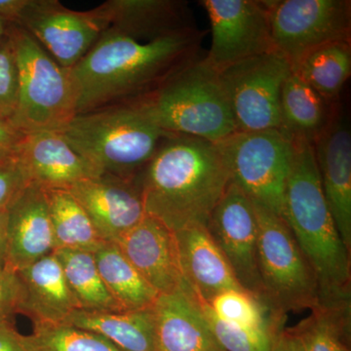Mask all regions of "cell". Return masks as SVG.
<instances>
[{
  "label": "cell",
  "mask_w": 351,
  "mask_h": 351,
  "mask_svg": "<svg viewBox=\"0 0 351 351\" xmlns=\"http://www.w3.org/2000/svg\"><path fill=\"white\" fill-rule=\"evenodd\" d=\"M195 29L142 43L105 29L87 54L68 69L76 115L142 98L202 54Z\"/></svg>",
  "instance_id": "6da1fadb"
},
{
  "label": "cell",
  "mask_w": 351,
  "mask_h": 351,
  "mask_svg": "<svg viewBox=\"0 0 351 351\" xmlns=\"http://www.w3.org/2000/svg\"><path fill=\"white\" fill-rule=\"evenodd\" d=\"M137 181L145 214L177 232L193 226L206 228L232 179L218 145L170 135Z\"/></svg>",
  "instance_id": "7a4b0ae2"
},
{
  "label": "cell",
  "mask_w": 351,
  "mask_h": 351,
  "mask_svg": "<svg viewBox=\"0 0 351 351\" xmlns=\"http://www.w3.org/2000/svg\"><path fill=\"white\" fill-rule=\"evenodd\" d=\"M293 144L283 219L313 270L319 306L350 308V251L341 239L323 195L313 145Z\"/></svg>",
  "instance_id": "3957f363"
},
{
  "label": "cell",
  "mask_w": 351,
  "mask_h": 351,
  "mask_svg": "<svg viewBox=\"0 0 351 351\" xmlns=\"http://www.w3.org/2000/svg\"><path fill=\"white\" fill-rule=\"evenodd\" d=\"M101 175L135 180L170 134L134 101L75 115L59 131Z\"/></svg>",
  "instance_id": "277c9868"
},
{
  "label": "cell",
  "mask_w": 351,
  "mask_h": 351,
  "mask_svg": "<svg viewBox=\"0 0 351 351\" xmlns=\"http://www.w3.org/2000/svg\"><path fill=\"white\" fill-rule=\"evenodd\" d=\"M131 101L170 135L218 144L237 132L219 73L203 53L152 93Z\"/></svg>",
  "instance_id": "5b68a950"
},
{
  "label": "cell",
  "mask_w": 351,
  "mask_h": 351,
  "mask_svg": "<svg viewBox=\"0 0 351 351\" xmlns=\"http://www.w3.org/2000/svg\"><path fill=\"white\" fill-rule=\"evenodd\" d=\"M8 34L19 73V99L11 124L23 134L60 131L76 115L69 71L19 25Z\"/></svg>",
  "instance_id": "8992f818"
},
{
  "label": "cell",
  "mask_w": 351,
  "mask_h": 351,
  "mask_svg": "<svg viewBox=\"0 0 351 351\" xmlns=\"http://www.w3.org/2000/svg\"><path fill=\"white\" fill-rule=\"evenodd\" d=\"M254 206L258 274L270 313L284 320L291 311L319 306L317 280L285 219L255 203Z\"/></svg>",
  "instance_id": "52a82bcc"
},
{
  "label": "cell",
  "mask_w": 351,
  "mask_h": 351,
  "mask_svg": "<svg viewBox=\"0 0 351 351\" xmlns=\"http://www.w3.org/2000/svg\"><path fill=\"white\" fill-rule=\"evenodd\" d=\"M230 179L250 198L283 218L294 144L279 130L235 132L216 144Z\"/></svg>",
  "instance_id": "ba28073f"
},
{
  "label": "cell",
  "mask_w": 351,
  "mask_h": 351,
  "mask_svg": "<svg viewBox=\"0 0 351 351\" xmlns=\"http://www.w3.org/2000/svg\"><path fill=\"white\" fill-rule=\"evenodd\" d=\"M274 52L293 71L314 50L351 43L350 0H265Z\"/></svg>",
  "instance_id": "9c48e42d"
},
{
  "label": "cell",
  "mask_w": 351,
  "mask_h": 351,
  "mask_svg": "<svg viewBox=\"0 0 351 351\" xmlns=\"http://www.w3.org/2000/svg\"><path fill=\"white\" fill-rule=\"evenodd\" d=\"M219 73L237 132L280 129L281 91L293 73L282 56L272 51Z\"/></svg>",
  "instance_id": "30bf717a"
},
{
  "label": "cell",
  "mask_w": 351,
  "mask_h": 351,
  "mask_svg": "<svg viewBox=\"0 0 351 351\" xmlns=\"http://www.w3.org/2000/svg\"><path fill=\"white\" fill-rule=\"evenodd\" d=\"M200 4L211 25L205 58L217 71L274 51L265 0H202Z\"/></svg>",
  "instance_id": "8fae6325"
},
{
  "label": "cell",
  "mask_w": 351,
  "mask_h": 351,
  "mask_svg": "<svg viewBox=\"0 0 351 351\" xmlns=\"http://www.w3.org/2000/svg\"><path fill=\"white\" fill-rule=\"evenodd\" d=\"M206 230L223 252L240 286L267 308L258 269L255 206L234 182H230L215 207Z\"/></svg>",
  "instance_id": "7c38bea8"
},
{
  "label": "cell",
  "mask_w": 351,
  "mask_h": 351,
  "mask_svg": "<svg viewBox=\"0 0 351 351\" xmlns=\"http://www.w3.org/2000/svg\"><path fill=\"white\" fill-rule=\"evenodd\" d=\"M16 24L66 69L87 54L106 29L94 9L71 10L58 0H29Z\"/></svg>",
  "instance_id": "4fadbf2b"
},
{
  "label": "cell",
  "mask_w": 351,
  "mask_h": 351,
  "mask_svg": "<svg viewBox=\"0 0 351 351\" xmlns=\"http://www.w3.org/2000/svg\"><path fill=\"white\" fill-rule=\"evenodd\" d=\"M68 191L108 243L117 244L147 215L137 179L103 175L76 182Z\"/></svg>",
  "instance_id": "5bb4252c"
},
{
  "label": "cell",
  "mask_w": 351,
  "mask_h": 351,
  "mask_svg": "<svg viewBox=\"0 0 351 351\" xmlns=\"http://www.w3.org/2000/svg\"><path fill=\"white\" fill-rule=\"evenodd\" d=\"M94 11L106 29L142 43L197 29L188 2L181 0H108Z\"/></svg>",
  "instance_id": "9a60e30c"
},
{
  "label": "cell",
  "mask_w": 351,
  "mask_h": 351,
  "mask_svg": "<svg viewBox=\"0 0 351 351\" xmlns=\"http://www.w3.org/2000/svg\"><path fill=\"white\" fill-rule=\"evenodd\" d=\"M16 156L32 184L44 189H68L82 180L103 176L59 131L25 134Z\"/></svg>",
  "instance_id": "2e32d148"
},
{
  "label": "cell",
  "mask_w": 351,
  "mask_h": 351,
  "mask_svg": "<svg viewBox=\"0 0 351 351\" xmlns=\"http://www.w3.org/2000/svg\"><path fill=\"white\" fill-rule=\"evenodd\" d=\"M313 145L323 195L341 239L351 251V134L339 113Z\"/></svg>",
  "instance_id": "e0dca14e"
},
{
  "label": "cell",
  "mask_w": 351,
  "mask_h": 351,
  "mask_svg": "<svg viewBox=\"0 0 351 351\" xmlns=\"http://www.w3.org/2000/svg\"><path fill=\"white\" fill-rule=\"evenodd\" d=\"M6 211L8 245L4 269L17 272L54 252L45 189L32 182Z\"/></svg>",
  "instance_id": "ac0fdd59"
},
{
  "label": "cell",
  "mask_w": 351,
  "mask_h": 351,
  "mask_svg": "<svg viewBox=\"0 0 351 351\" xmlns=\"http://www.w3.org/2000/svg\"><path fill=\"white\" fill-rule=\"evenodd\" d=\"M117 245L158 294L173 292L184 283L175 232L158 219L145 215Z\"/></svg>",
  "instance_id": "d6986e66"
},
{
  "label": "cell",
  "mask_w": 351,
  "mask_h": 351,
  "mask_svg": "<svg viewBox=\"0 0 351 351\" xmlns=\"http://www.w3.org/2000/svg\"><path fill=\"white\" fill-rule=\"evenodd\" d=\"M156 351H225L208 327L197 297L184 282L152 306Z\"/></svg>",
  "instance_id": "ffe728a7"
},
{
  "label": "cell",
  "mask_w": 351,
  "mask_h": 351,
  "mask_svg": "<svg viewBox=\"0 0 351 351\" xmlns=\"http://www.w3.org/2000/svg\"><path fill=\"white\" fill-rule=\"evenodd\" d=\"M175 235L182 278L197 298L208 302L219 293L244 290L206 228L193 226Z\"/></svg>",
  "instance_id": "44dd1931"
},
{
  "label": "cell",
  "mask_w": 351,
  "mask_h": 351,
  "mask_svg": "<svg viewBox=\"0 0 351 351\" xmlns=\"http://www.w3.org/2000/svg\"><path fill=\"white\" fill-rule=\"evenodd\" d=\"M17 274L24 288L20 313L29 316L34 323H64L80 309L54 254L18 270Z\"/></svg>",
  "instance_id": "7402d4cb"
},
{
  "label": "cell",
  "mask_w": 351,
  "mask_h": 351,
  "mask_svg": "<svg viewBox=\"0 0 351 351\" xmlns=\"http://www.w3.org/2000/svg\"><path fill=\"white\" fill-rule=\"evenodd\" d=\"M339 113L338 101L327 100L294 71L284 83L280 97L279 131L292 143L313 145Z\"/></svg>",
  "instance_id": "603a6c76"
},
{
  "label": "cell",
  "mask_w": 351,
  "mask_h": 351,
  "mask_svg": "<svg viewBox=\"0 0 351 351\" xmlns=\"http://www.w3.org/2000/svg\"><path fill=\"white\" fill-rule=\"evenodd\" d=\"M64 323L100 335L122 351H156L152 306L125 311L77 309Z\"/></svg>",
  "instance_id": "cb8c5ba5"
},
{
  "label": "cell",
  "mask_w": 351,
  "mask_h": 351,
  "mask_svg": "<svg viewBox=\"0 0 351 351\" xmlns=\"http://www.w3.org/2000/svg\"><path fill=\"white\" fill-rule=\"evenodd\" d=\"M104 283L123 311L154 306L158 292L142 276L117 244L106 243L94 253Z\"/></svg>",
  "instance_id": "d4e9b609"
},
{
  "label": "cell",
  "mask_w": 351,
  "mask_h": 351,
  "mask_svg": "<svg viewBox=\"0 0 351 351\" xmlns=\"http://www.w3.org/2000/svg\"><path fill=\"white\" fill-rule=\"evenodd\" d=\"M45 191L55 249H71L94 254L107 243L68 189H45Z\"/></svg>",
  "instance_id": "484cf974"
},
{
  "label": "cell",
  "mask_w": 351,
  "mask_h": 351,
  "mask_svg": "<svg viewBox=\"0 0 351 351\" xmlns=\"http://www.w3.org/2000/svg\"><path fill=\"white\" fill-rule=\"evenodd\" d=\"M66 282L80 309L87 311H125L108 290L90 252L55 249Z\"/></svg>",
  "instance_id": "4316f807"
},
{
  "label": "cell",
  "mask_w": 351,
  "mask_h": 351,
  "mask_svg": "<svg viewBox=\"0 0 351 351\" xmlns=\"http://www.w3.org/2000/svg\"><path fill=\"white\" fill-rule=\"evenodd\" d=\"M294 73L327 100L338 101L351 75V43L339 41L314 50Z\"/></svg>",
  "instance_id": "83f0119b"
},
{
  "label": "cell",
  "mask_w": 351,
  "mask_h": 351,
  "mask_svg": "<svg viewBox=\"0 0 351 351\" xmlns=\"http://www.w3.org/2000/svg\"><path fill=\"white\" fill-rule=\"evenodd\" d=\"M289 330L302 351H351L350 308L316 307Z\"/></svg>",
  "instance_id": "f1b7e54d"
},
{
  "label": "cell",
  "mask_w": 351,
  "mask_h": 351,
  "mask_svg": "<svg viewBox=\"0 0 351 351\" xmlns=\"http://www.w3.org/2000/svg\"><path fill=\"white\" fill-rule=\"evenodd\" d=\"M32 351H122L107 339L64 323H34Z\"/></svg>",
  "instance_id": "f546056e"
},
{
  "label": "cell",
  "mask_w": 351,
  "mask_h": 351,
  "mask_svg": "<svg viewBox=\"0 0 351 351\" xmlns=\"http://www.w3.org/2000/svg\"><path fill=\"white\" fill-rule=\"evenodd\" d=\"M207 304L219 319L239 326L269 330L274 334L284 325L269 319V314L272 316L269 309L244 290H228L219 293Z\"/></svg>",
  "instance_id": "4dcf8cb0"
},
{
  "label": "cell",
  "mask_w": 351,
  "mask_h": 351,
  "mask_svg": "<svg viewBox=\"0 0 351 351\" xmlns=\"http://www.w3.org/2000/svg\"><path fill=\"white\" fill-rule=\"evenodd\" d=\"M197 299L210 331L223 350L270 351L274 334L269 330L252 329L219 319L206 302Z\"/></svg>",
  "instance_id": "1f68e13d"
},
{
  "label": "cell",
  "mask_w": 351,
  "mask_h": 351,
  "mask_svg": "<svg viewBox=\"0 0 351 351\" xmlns=\"http://www.w3.org/2000/svg\"><path fill=\"white\" fill-rule=\"evenodd\" d=\"M19 99V73L8 32L0 44V117L12 121Z\"/></svg>",
  "instance_id": "d6a6232c"
},
{
  "label": "cell",
  "mask_w": 351,
  "mask_h": 351,
  "mask_svg": "<svg viewBox=\"0 0 351 351\" xmlns=\"http://www.w3.org/2000/svg\"><path fill=\"white\" fill-rule=\"evenodd\" d=\"M32 184L17 156L0 160V210H7Z\"/></svg>",
  "instance_id": "836d02e7"
},
{
  "label": "cell",
  "mask_w": 351,
  "mask_h": 351,
  "mask_svg": "<svg viewBox=\"0 0 351 351\" xmlns=\"http://www.w3.org/2000/svg\"><path fill=\"white\" fill-rule=\"evenodd\" d=\"M24 300V288L17 272L0 269V321L11 320L20 313Z\"/></svg>",
  "instance_id": "e575fe53"
},
{
  "label": "cell",
  "mask_w": 351,
  "mask_h": 351,
  "mask_svg": "<svg viewBox=\"0 0 351 351\" xmlns=\"http://www.w3.org/2000/svg\"><path fill=\"white\" fill-rule=\"evenodd\" d=\"M0 351H32L29 337L20 334L11 320L0 321Z\"/></svg>",
  "instance_id": "d590c367"
},
{
  "label": "cell",
  "mask_w": 351,
  "mask_h": 351,
  "mask_svg": "<svg viewBox=\"0 0 351 351\" xmlns=\"http://www.w3.org/2000/svg\"><path fill=\"white\" fill-rule=\"evenodd\" d=\"M24 136L10 122L0 117V160L16 156Z\"/></svg>",
  "instance_id": "8d00e7d4"
},
{
  "label": "cell",
  "mask_w": 351,
  "mask_h": 351,
  "mask_svg": "<svg viewBox=\"0 0 351 351\" xmlns=\"http://www.w3.org/2000/svg\"><path fill=\"white\" fill-rule=\"evenodd\" d=\"M270 351H302V348L289 328L282 327L272 336Z\"/></svg>",
  "instance_id": "74e56055"
},
{
  "label": "cell",
  "mask_w": 351,
  "mask_h": 351,
  "mask_svg": "<svg viewBox=\"0 0 351 351\" xmlns=\"http://www.w3.org/2000/svg\"><path fill=\"white\" fill-rule=\"evenodd\" d=\"M29 2V0H0V16L16 24Z\"/></svg>",
  "instance_id": "f35d334b"
},
{
  "label": "cell",
  "mask_w": 351,
  "mask_h": 351,
  "mask_svg": "<svg viewBox=\"0 0 351 351\" xmlns=\"http://www.w3.org/2000/svg\"><path fill=\"white\" fill-rule=\"evenodd\" d=\"M8 232H7V211L0 210V269L5 267Z\"/></svg>",
  "instance_id": "ab89813d"
},
{
  "label": "cell",
  "mask_w": 351,
  "mask_h": 351,
  "mask_svg": "<svg viewBox=\"0 0 351 351\" xmlns=\"http://www.w3.org/2000/svg\"><path fill=\"white\" fill-rule=\"evenodd\" d=\"M9 25H10V23L0 16V44H1L4 38L6 36L7 32H8Z\"/></svg>",
  "instance_id": "60d3db41"
}]
</instances>
